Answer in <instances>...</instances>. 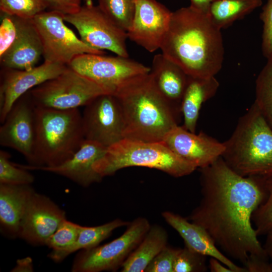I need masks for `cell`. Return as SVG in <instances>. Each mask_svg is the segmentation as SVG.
I'll return each mask as SVG.
<instances>
[{
	"label": "cell",
	"mask_w": 272,
	"mask_h": 272,
	"mask_svg": "<svg viewBox=\"0 0 272 272\" xmlns=\"http://www.w3.org/2000/svg\"><path fill=\"white\" fill-rule=\"evenodd\" d=\"M199 170L201 198L186 219L206 230L229 258L243 264L251 254L268 257L252 220L266 195L263 177L241 176L222 157Z\"/></svg>",
	"instance_id": "obj_1"
},
{
	"label": "cell",
	"mask_w": 272,
	"mask_h": 272,
	"mask_svg": "<svg viewBox=\"0 0 272 272\" xmlns=\"http://www.w3.org/2000/svg\"><path fill=\"white\" fill-rule=\"evenodd\" d=\"M160 49L191 77H215L222 67L221 29L207 13L190 6L172 12Z\"/></svg>",
	"instance_id": "obj_2"
},
{
	"label": "cell",
	"mask_w": 272,
	"mask_h": 272,
	"mask_svg": "<svg viewBox=\"0 0 272 272\" xmlns=\"http://www.w3.org/2000/svg\"><path fill=\"white\" fill-rule=\"evenodd\" d=\"M113 94L122 113L124 139L162 142L178 125L179 113L158 91L150 72L126 81Z\"/></svg>",
	"instance_id": "obj_3"
},
{
	"label": "cell",
	"mask_w": 272,
	"mask_h": 272,
	"mask_svg": "<svg viewBox=\"0 0 272 272\" xmlns=\"http://www.w3.org/2000/svg\"><path fill=\"white\" fill-rule=\"evenodd\" d=\"M223 143L222 158L236 173L243 177L272 175V127L254 102Z\"/></svg>",
	"instance_id": "obj_4"
},
{
	"label": "cell",
	"mask_w": 272,
	"mask_h": 272,
	"mask_svg": "<svg viewBox=\"0 0 272 272\" xmlns=\"http://www.w3.org/2000/svg\"><path fill=\"white\" fill-rule=\"evenodd\" d=\"M35 163L52 167L70 159L85 140L79 108L57 110L35 106Z\"/></svg>",
	"instance_id": "obj_5"
},
{
	"label": "cell",
	"mask_w": 272,
	"mask_h": 272,
	"mask_svg": "<svg viewBox=\"0 0 272 272\" xmlns=\"http://www.w3.org/2000/svg\"><path fill=\"white\" fill-rule=\"evenodd\" d=\"M157 169L174 177L193 173L197 168L172 151L163 142H147L123 139L107 148L93 165L102 178L129 167Z\"/></svg>",
	"instance_id": "obj_6"
},
{
	"label": "cell",
	"mask_w": 272,
	"mask_h": 272,
	"mask_svg": "<svg viewBox=\"0 0 272 272\" xmlns=\"http://www.w3.org/2000/svg\"><path fill=\"white\" fill-rule=\"evenodd\" d=\"M36 107L70 110L85 106L97 97L113 91L69 66L55 78L29 91Z\"/></svg>",
	"instance_id": "obj_7"
},
{
	"label": "cell",
	"mask_w": 272,
	"mask_h": 272,
	"mask_svg": "<svg viewBox=\"0 0 272 272\" xmlns=\"http://www.w3.org/2000/svg\"><path fill=\"white\" fill-rule=\"evenodd\" d=\"M64 14L45 11L32 19L42 45L44 61L68 65L77 56L84 54H105L84 43L64 23Z\"/></svg>",
	"instance_id": "obj_8"
},
{
	"label": "cell",
	"mask_w": 272,
	"mask_h": 272,
	"mask_svg": "<svg viewBox=\"0 0 272 272\" xmlns=\"http://www.w3.org/2000/svg\"><path fill=\"white\" fill-rule=\"evenodd\" d=\"M119 237L101 246L83 249L76 256L73 272H100L116 270L121 267L130 254L140 244L151 225L144 217L135 219Z\"/></svg>",
	"instance_id": "obj_9"
},
{
	"label": "cell",
	"mask_w": 272,
	"mask_h": 272,
	"mask_svg": "<svg viewBox=\"0 0 272 272\" xmlns=\"http://www.w3.org/2000/svg\"><path fill=\"white\" fill-rule=\"evenodd\" d=\"M64 20L76 28L80 39L90 46L128 57L127 32L110 20L98 6L85 5L77 12L64 15Z\"/></svg>",
	"instance_id": "obj_10"
},
{
	"label": "cell",
	"mask_w": 272,
	"mask_h": 272,
	"mask_svg": "<svg viewBox=\"0 0 272 272\" xmlns=\"http://www.w3.org/2000/svg\"><path fill=\"white\" fill-rule=\"evenodd\" d=\"M82 116L85 140L108 148L124 139L122 113L114 94L94 99L85 106Z\"/></svg>",
	"instance_id": "obj_11"
},
{
	"label": "cell",
	"mask_w": 272,
	"mask_h": 272,
	"mask_svg": "<svg viewBox=\"0 0 272 272\" xmlns=\"http://www.w3.org/2000/svg\"><path fill=\"white\" fill-rule=\"evenodd\" d=\"M67 66L109 88L114 93L126 81L150 71V67L129 57L105 54H82L75 57Z\"/></svg>",
	"instance_id": "obj_12"
},
{
	"label": "cell",
	"mask_w": 272,
	"mask_h": 272,
	"mask_svg": "<svg viewBox=\"0 0 272 272\" xmlns=\"http://www.w3.org/2000/svg\"><path fill=\"white\" fill-rule=\"evenodd\" d=\"M35 110L28 91L15 103L0 127V145L20 153L30 165L35 163Z\"/></svg>",
	"instance_id": "obj_13"
},
{
	"label": "cell",
	"mask_w": 272,
	"mask_h": 272,
	"mask_svg": "<svg viewBox=\"0 0 272 272\" xmlns=\"http://www.w3.org/2000/svg\"><path fill=\"white\" fill-rule=\"evenodd\" d=\"M134 14L128 38L150 52L160 49L172 12L155 0H134Z\"/></svg>",
	"instance_id": "obj_14"
},
{
	"label": "cell",
	"mask_w": 272,
	"mask_h": 272,
	"mask_svg": "<svg viewBox=\"0 0 272 272\" xmlns=\"http://www.w3.org/2000/svg\"><path fill=\"white\" fill-rule=\"evenodd\" d=\"M45 61L28 70L2 69L0 86V121L2 123L15 103L23 95L56 77L67 67Z\"/></svg>",
	"instance_id": "obj_15"
},
{
	"label": "cell",
	"mask_w": 272,
	"mask_h": 272,
	"mask_svg": "<svg viewBox=\"0 0 272 272\" xmlns=\"http://www.w3.org/2000/svg\"><path fill=\"white\" fill-rule=\"evenodd\" d=\"M65 219V212L57 205L34 191L21 221L18 237L34 245H46Z\"/></svg>",
	"instance_id": "obj_16"
},
{
	"label": "cell",
	"mask_w": 272,
	"mask_h": 272,
	"mask_svg": "<svg viewBox=\"0 0 272 272\" xmlns=\"http://www.w3.org/2000/svg\"><path fill=\"white\" fill-rule=\"evenodd\" d=\"M162 142L179 157L199 169L213 163L225 150L224 143L205 132L196 134L178 125L166 134Z\"/></svg>",
	"instance_id": "obj_17"
},
{
	"label": "cell",
	"mask_w": 272,
	"mask_h": 272,
	"mask_svg": "<svg viewBox=\"0 0 272 272\" xmlns=\"http://www.w3.org/2000/svg\"><path fill=\"white\" fill-rule=\"evenodd\" d=\"M106 148L96 142L84 140L75 154L63 163L55 166L17 164L27 170H40L65 177L83 187L99 182L102 177L93 165L105 153Z\"/></svg>",
	"instance_id": "obj_18"
},
{
	"label": "cell",
	"mask_w": 272,
	"mask_h": 272,
	"mask_svg": "<svg viewBox=\"0 0 272 272\" xmlns=\"http://www.w3.org/2000/svg\"><path fill=\"white\" fill-rule=\"evenodd\" d=\"M16 25V38L0 56L2 69L28 70L36 66L42 56L41 39L32 19L12 16Z\"/></svg>",
	"instance_id": "obj_19"
},
{
	"label": "cell",
	"mask_w": 272,
	"mask_h": 272,
	"mask_svg": "<svg viewBox=\"0 0 272 272\" xmlns=\"http://www.w3.org/2000/svg\"><path fill=\"white\" fill-rule=\"evenodd\" d=\"M162 216L166 222L177 232L186 247L206 256L218 259L233 272H247L244 266L237 265L221 252L202 227L172 212L165 211Z\"/></svg>",
	"instance_id": "obj_20"
},
{
	"label": "cell",
	"mask_w": 272,
	"mask_h": 272,
	"mask_svg": "<svg viewBox=\"0 0 272 272\" xmlns=\"http://www.w3.org/2000/svg\"><path fill=\"white\" fill-rule=\"evenodd\" d=\"M150 74L156 88L178 113L189 76L179 65L162 53L153 59Z\"/></svg>",
	"instance_id": "obj_21"
},
{
	"label": "cell",
	"mask_w": 272,
	"mask_h": 272,
	"mask_svg": "<svg viewBox=\"0 0 272 272\" xmlns=\"http://www.w3.org/2000/svg\"><path fill=\"white\" fill-rule=\"evenodd\" d=\"M34 191L28 184L0 183V224L3 234L11 238L18 237L21 221Z\"/></svg>",
	"instance_id": "obj_22"
},
{
	"label": "cell",
	"mask_w": 272,
	"mask_h": 272,
	"mask_svg": "<svg viewBox=\"0 0 272 272\" xmlns=\"http://www.w3.org/2000/svg\"><path fill=\"white\" fill-rule=\"evenodd\" d=\"M219 85L215 77L199 78L189 76L181 103L184 121L182 126L185 129L195 132L201 106L214 96Z\"/></svg>",
	"instance_id": "obj_23"
},
{
	"label": "cell",
	"mask_w": 272,
	"mask_h": 272,
	"mask_svg": "<svg viewBox=\"0 0 272 272\" xmlns=\"http://www.w3.org/2000/svg\"><path fill=\"white\" fill-rule=\"evenodd\" d=\"M168 234L162 226L151 227L140 244L121 266V272H143L155 257L167 245Z\"/></svg>",
	"instance_id": "obj_24"
},
{
	"label": "cell",
	"mask_w": 272,
	"mask_h": 272,
	"mask_svg": "<svg viewBox=\"0 0 272 272\" xmlns=\"http://www.w3.org/2000/svg\"><path fill=\"white\" fill-rule=\"evenodd\" d=\"M129 223L120 219H116L104 224L94 227L80 225L79 235L74 245L62 251L52 250L48 256L54 262H60L69 255L78 250L90 249L98 246L109 237L114 230L127 226Z\"/></svg>",
	"instance_id": "obj_25"
},
{
	"label": "cell",
	"mask_w": 272,
	"mask_h": 272,
	"mask_svg": "<svg viewBox=\"0 0 272 272\" xmlns=\"http://www.w3.org/2000/svg\"><path fill=\"white\" fill-rule=\"evenodd\" d=\"M262 4V0H213L207 14L222 30L250 14Z\"/></svg>",
	"instance_id": "obj_26"
},
{
	"label": "cell",
	"mask_w": 272,
	"mask_h": 272,
	"mask_svg": "<svg viewBox=\"0 0 272 272\" xmlns=\"http://www.w3.org/2000/svg\"><path fill=\"white\" fill-rule=\"evenodd\" d=\"M266 59L256 80L254 102L272 127V54Z\"/></svg>",
	"instance_id": "obj_27"
},
{
	"label": "cell",
	"mask_w": 272,
	"mask_h": 272,
	"mask_svg": "<svg viewBox=\"0 0 272 272\" xmlns=\"http://www.w3.org/2000/svg\"><path fill=\"white\" fill-rule=\"evenodd\" d=\"M98 7L110 20L127 32L133 20L134 0H98Z\"/></svg>",
	"instance_id": "obj_28"
},
{
	"label": "cell",
	"mask_w": 272,
	"mask_h": 272,
	"mask_svg": "<svg viewBox=\"0 0 272 272\" xmlns=\"http://www.w3.org/2000/svg\"><path fill=\"white\" fill-rule=\"evenodd\" d=\"M48 8L45 0H0L2 14L23 19H32Z\"/></svg>",
	"instance_id": "obj_29"
},
{
	"label": "cell",
	"mask_w": 272,
	"mask_h": 272,
	"mask_svg": "<svg viewBox=\"0 0 272 272\" xmlns=\"http://www.w3.org/2000/svg\"><path fill=\"white\" fill-rule=\"evenodd\" d=\"M263 179L266 195L254 211L252 218L258 236L266 235L272 230V175L263 177Z\"/></svg>",
	"instance_id": "obj_30"
},
{
	"label": "cell",
	"mask_w": 272,
	"mask_h": 272,
	"mask_svg": "<svg viewBox=\"0 0 272 272\" xmlns=\"http://www.w3.org/2000/svg\"><path fill=\"white\" fill-rule=\"evenodd\" d=\"M11 156L4 150L0 151V183L30 185L34 177L28 170L11 162Z\"/></svg>",
	"instance_id": "obj_31"
},
{
	"label": "cell",
	"mask_w": 272,
	"mask_h": 272,
	"mask_svg": "<svg viewBox=\"0 0 272 272\" xmlns=\"http://www.w3.org/2000/svg\"><path fill=\"white\" fill-rule=\"evenodd\" d=\"M80 228V225L64 220L47 240L46 245L54 251L70 248L76 242Z\"/></svg>",
	"instance_id": "obj_32"
},
{
	"label": "cell",
	"mask_w": 272,
	"mask_h": 272,
	"mask_svg": "<svg viewBox=\"0 0 272 272\" xmlns=\"http://www.w3.org/2000/svg\"><path fill=\"white\" fill-rule=\"evenodd\" d=\"M206 257L184 246L178 249L173 272H205L208 270Z\"/></svg>",
	"instance_id": "obj_33"
},
{
	"label": "cell",
	"mask_w": 272,
	"mask_h": 272,
	"mask_svg": "<svg viewBox=\"0 0 272 272\" xmlns=\"http://www.w3.org/2000/svg\"><path fill=\"white\" fill-rule=\"evenodd\" d=\"M178 251V248L167 245L151 261L145 272H173Z\"/></svg>",
	"instance_id": "obj_34"
},
{
	"label": "cell",
	"mask_w": 272,
	"mask_h": 272,
	"mask_svg": "<svg viewBox=\"0 0 272 272\" xmlns=\"http://www.w3.org/2000/svg\"><path fill=\"white\" fill-rule=\"evenodd\" d=\"M260 19L263 23L261 51L267 58L272 54V0H267L263 7Z\"/></svg>",
	"instance_id": "obj_35"
},
{
	"label": "cell",
	"mask_w": 272,
	"mask_h": 272,
	"mask_svg": "<svg viewBox=\"0 0 272 272\" xmlns=\"http://www.w3.org/2000/svg\"><path fill=\"white\" fill-rule=\"evenodd\" d=\"M2 14V20L0 25V56L12 46L17 34L16 25L12 17Z\"/></svg>",
	"instance_id": "obj_36"
},
{
	"label": "cell",
	"mask_w": 272,
	"mask_h": 272,
	"mask_svg": "<svg viewBox=\"0 0 272 272\" xmlns=\"http://www.w3.org/2000/svg\"><path fill=\"white\" fill-rule=\"evenodd\" d=\"M49 10L56 11L64 15L77 12L81 9V0H45Z\"/></svg>",
	"instance_id": "obj_37"
},
{
	"label": "cell",
	"mask_w": 272,
	"mask_h": 272,
	"mask_svg": "<svg viewBox=\"0 0 272 272\" xmlns=\"http://www.w3.org/2000/svg\"><path fill=\"white\" fill-rule=\"evenodd\" d=\"M268 257L251 254L243 265L247 272H272L271 262H268Z\"/></svg>",
	"instance_id": "obj_38"
},
{
	"label": "cell",
	"mask_w": 272,
	"mask_h": 272,
	"mask_svg": "<svg viewBox=\"0 0 272 272\" xmlns=\"http://www.w3.org/2000/svg\"><path fill=\"white\" fill-rule=\"evenodd\" d=\"M33 267L32 260L31 257H27L22 259H18L17 265L11 270L14 272L33 271Z\"/></svg>",
	"instance_id": "obj_39"
},
{
	"label": "cell",
	"mask_w": 272,
	"mask_h": 272,
	"mask_svg": "<svg viewBox=\"0 0 272 272\" xmlns=\"http://www.w3.org/2000/svg\"><path fill=\"white\" fill-rule=\"evenodd\" d=\"M209 268L212 272H233L229 267L213 257L210 258Z\"/></svg>",
	"instance_id": "obj_40"
},
{
	"label": "cell",
	"mask_w": 272,
	"mask_h": 272,
	"mask_svg": "<svg viewBox=\"0 0 272 272\" xmlns=\"http://www.w3.org/2000/svg\"><path fill=\"white\" fill-rule=\"evenodd\" d=\"M213 0H190V6L199 11L207 13Z\"/></svg>",
	"instance_id": "obj_41"
},
{
	"label": "cell",
	"mask_w": 272,
	"mask_h": 272,
	"mask_svg": "<svg viewBox=\"0 0 272 272\" xmlns=\"http://www.w3.org/2000/svg\"><path fill=\"white\" fill-rule=\"evenodd\" d=\"M266 235V238L263 247L267 256L271 260L272 263V230L268 232Z\"/></svg>",
	"instance_id": "obj_42"
},
{
	"label": "cell",
	"mask_w": 272,
	"mask_h": 272,
	"mask_svg": "<svg viewBox=\"0 0 272 272\" xmlns=\"http://www.w3.org/2000/svg\"><path fill=\"white\" fill-rule=\"evenodd\" d=\"M85 2V5H93V0H84Z\"/></svg>",
	"instance_id": "obj_43"
},
{
	"label": "cell",
	"mask_w": 272,
	"mask_h": 272,
	"mask_svg": "<svg viewBox=\"0 0 272 272\" xmlns=\"http://www.w3.org/2000/svg\"><path fill=\"white\" fill-rule=\"evenodd\" d=\"M271 265H272V263H271Z\"/></svg>",
	"instance_id": "obj_44"
}]
</instances>
